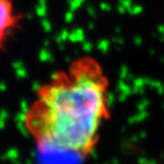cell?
<instances>
[{"mask_svg":"<svg viewBox=\"0 0 164 164\" xmlns=\"http://www.w3.org/2000/svg\"><path fill=\"white\" fill-rule=\"evenodd\" d=\"M24 15L18 11L14 0H0V50L4 51L15 31L21 28Z\"/></svg>","mask_w":164,"mask_h":164,"instance_id":"obj_2","label":"cell"},{"mask_svg":"<svg viewBox=\"0 0 164 164\" xmlns=\"http://www.w3.org/2000/svg\"><path fill=\"white\" fill-rule=\"evenodd\" d=\"M110 117L109 77L95 57L85 55L36 89L21 124L38 149L87 158Z\"/></svg>","mask_w":164,"mask_h":164,"instance_id":"obj_1","label":"cell"}]
</instances>
